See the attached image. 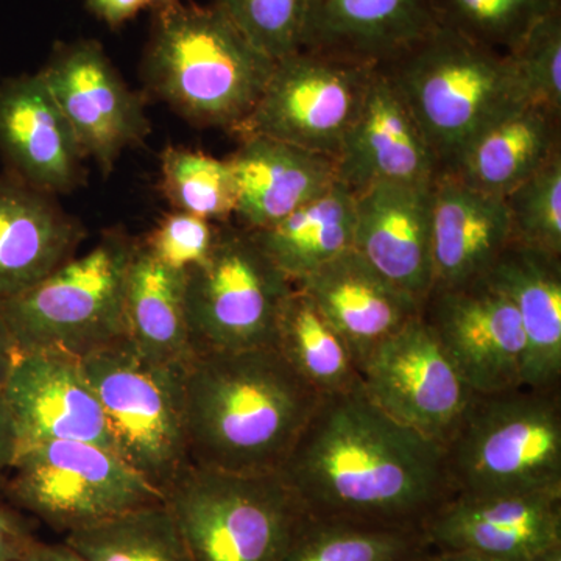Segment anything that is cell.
Returning <instances> with one entry per match:
<instances>
[{"instance_id": "obj_1", "label": "cell", "mask_w": 561, "mask_h": 561, "mask_svg": "<svg viewBox=\"0 0 561 561\" xmlns=\"http://www.w3.org/2000/svg\"><path fill=\"white\" fill-rule=\"evenodd\" d=\"M279 474L313 518L423 530L453 496L445 451L362 393L321 398Z\"/></svg>"}, {"instance_id": "obj_2", "label": "cell", "mask_w": 561, "mask_h": 561, "mask_svg": "<svg viewBox=\"0 0 561 561\" xmlns=\"http://www.w3.org/2000/svg\"><path fill=\"white\" fill-rule=\"evenodd\" d=\"M321 398L275 348L195 354L183 373L191 465L279 472Z\"/></svg>"}, {"instance_id": "obj_3", "label": "cell", "mask_w": 561, "mask_h": 561, "mask_svg": "<svg viewBox=\"0 0 561 561\" xmlns=\"http://www.w3.org/2000/svg\"><path fill=\"white\" fill-rule=\"evenodd\" d=\"M273 66L216 3L179 2L154 11L140 70L147 90L191 125L238 131Z\"/></svg>"}, {"instance_id": "obj_4", "label": "cell", "mask_w": 561, "mask_h": 561, "mask_svg": "<svg viewBox=\"0 0 561 561\" xmlns=\"http://www.w3.org/2000/svg\"><path fill=\"white\" fill-rule=\"evenodd\" d=\"M381 68L419 122L440 172L486 125L527 101L507 54L440 25Z\"/></svg>"}, {"instance_id": "obj_5", "label": "cell", "mask_w": 561, "mask_h": 561, "mask_svg": "<svg viewBox=\"0 0 561 561\" xmlns=\"http://www.w3.org/2000/svg\"><path fill=\"white\" fill-rule=\"evenodd\" d=\"M453 493H561V387L474 393L443 445Z\"/></svg>"}, {"instance_id": "obj_6", "label": "cell", "mask_w": 561, "mask_h": 561, "mask_svg": "<svg viewBox=\"0 0 561 561\" xmlns=\"http://www.w3.org/2000/svg\"><path fill=\"white\" fill-rule=\"evenodd\" d=\"M135 239L111 231L31 289L0 301L20 353L55 350L83 357L125 337V284Z\"/></svg>"}, {"instance_id": "obj_7", "label": "cell", "mask_w": 561, "mask_h": 561, "mask_svg": "<svg viewBox=\"0 0 561 561\" xmlns=\"http://www.w3.org/2000/svg\"><path fill=\"white\" fill-rule=\"evenodd\" d=\"M164 501L192 561H280L306 516L279 472L231 474L190 465Z\"/></svg>"}, {"instance_id": "obj_8", "label": "cell", "mask_w": 561, "mask_h": 561, "mask_svg": "<svg viewBox=\"0 0 561 561\" xmlns=\"http://www.w3.org/2000/svg\"><path fill=\"white\" fill-rule=\"evenodd\" d=\"M80 359L101 401L114 451L164 496L191 465L184 368L142 356L125 337Z\"/></svg>"}, {"instance_id": "obj_9", "label": "cell", "mask_w": 561, "mask_h": 561, "mask_svg": "<svg viewBox=\"0 0 561 561\" xmlns=\"http://www.w3.org/2000/svg\"><path fill=\"white\" fill-rule=\"evenodd\" d=\"M294 284L250 231L220 224L208 257L186 271L184 308L195 354L273 348Z\"/></svg>"}, {"instance_id": "obj_10", "label": "cell", "mask_w": 561, "mask_h": 561, "mask_svg": "<svg viewBox=\"0 0 561 561\" xmlns=\"http://www.w3.org/2000/svg\"><path fill=\"white\" fill-rule=\"evenodd\" d=\"M7 474L10 504L65 535L164 500L119 454L94 443L21 446Z\"/></svg>"}, {"instance_id": "obj_11", "label": "cell", "mask_w": 561, "mask_h": 561, "mask_svg": "<svg viewBox=\"0 0 561 561\" xmlns=\"http://www.w3.org/2000/svg\"><path fill=\"white\" fill-rule=\"evenodd\" d=\"M376 66L300 49L273 66L242 136H264L337 158Z\"/></svg>"}, {"instance_id": "obj_12", "label": "cell", "mask_w": 561, "mask_h": 561, "mask_svg": "<svg viewBox=\"0 0 561 561\" xmlns=\"http://www.w3.org/2000/svg\"><path fill=\"white\" fill-rule=\"evenodd\" d=\"M357 373L371 404L442 446L474 397L421 313L379 343Z\"/></svg>"}, {"instance_id": "obj_13", "label": "cell", "mask_w": 561, "mask_h": 561, "mask_svg": "<svg viewBox=\"0 0 561 561\" xmlns=\"http://www.w3.org/2000/svg\"><path fill=\"white\" fill-rule=\"evenodd\" d=\"M421 317L474 393L524 386L522 320L512 301L489 279L432 290Z\"/></svg>"}, {"instance_id": "obj_14", "label": "cell", "mask_w": 561, "mask_h": 561, "mask_svg": "<svg viewBox=\"0 0 561 561\" xmlns=\"http://www.w3.org/2000/svg\"><path fill=\"white\" fill-rule=\"evenodd\" d=\"M79 139L103 172L150 131L142 102L122 80L98 41L62 44L39 70Z\"/></svg>"}, {"instance_id": "obj_15", "label": "cell", "mask_w": 561, "mask_h": 561, "mask_svg": "<svg viewBox=\"0 0 561 561\" xmlns=\"http://www.w3.org/2000/svg\"><path fill=\"white\" fill-rule=\"evenodd\" d=\"M434 552L530 561L561 542V493H456L424 524Z\"/></svg>"}, {"instance_id": "obj_16", "label": "cell", "mask_w": 561, "mask_h": 561, "mask_svg": "<svg viewBox=\"0 0 561 561\" xmlns=\"http://www.w3.org/2000/svg\"><path fill=\"white\" fill-rule=\"evenodd\" d=\"M20 448L36 442L94 443L113 449L98 393L80 357L55 350L18 354L2 391Z\"/></svg>"}, {"instance_id": "obj_17", "label": "cell", "mask_w": 561, "mask_h": 561, "mask_svg": "<svg viewBox=\"0 0 561 561\" xmlns=\"http://www.w3.org/2000/svg\"><path fill=\"white\" fill-rule=\"evenodd\" d=\"M437 158L389 73L376 66L359 113L335 158V176L354 194L381 181L434 183Z\"/></svg>"}, {"instance_id": "obj_18", "label": "cell", "mask_w": 561, "mask_h": 561, "mask_svg": "<svg viewBox=\"0 0 561 561\" xmlns=\"http://www.w3.org/2000/svg\"><path fill=\"white\" fill-rule=\"evenodd\" d=\"M432 184L381 181L354 194L353 250L421 306L434 287Z\"/></svg>"}, {"instance_id": "obj_19", "label": "cell", "mask_w": 561, "mask_h": 561, "mask_svg": "<svg viewBox=\"0 0 561 561\" xmlns=\"http://www.w3.org/2000/svg\"><path fill=\"white\" fill-rule=\"evenodd\" d=\"M0 154L11 176L46 194L83 181L87 154L39 72L0 83Z\"/></svg>"}, {"instance_id": "obj_20", "label": "cell", "mask_w": 561, "mask_h": 561, "mask_svg": "<svg viewBox=\"0 0 561 561\" xmlns=\"http://www.w3.org/2000/svg\"><path fill=\"white\" fill-rule=\"evenodd\" d=\"M435 27L432 0H306L301 49L383 66Z\"/></svg>"}, {"instance_id": "obj_21", "label": "cell", "mask_w": 561, "mask_h": 561, "mask_svg": "<svg viewBox=\"0 0 561 561\" xmlns=\"http://www.w3.org/2000/svg\"><path fill=\"white\" fill-rule=\"evenodd\" d=\"M512 242L504 198L440 172L432 184V265L435 289L486 278Z\"/></svg>"}, {"instance_id": "obj_22", "label": "cell", "mask_w": 561, "mask_h": 561, "mask_svg": "<svg viewBox=\"0 0 561 561\" xmlns=\"http://www.w3.org/2000/svg\"><path fill=\"white\" fill-rule=\"evenodd\" d=\"M350 346L356 365L421 313L415 298L390 283L357 251H345L297 284Z\"/></svg>"}, {"instance_id": "obj_23", "label": "cell", "mask_w": 561, "mask_h": 561, "mask_svg": "<svg viewBox=\"0 0 561 561\" xmlns=\"http://www.w3.org/2000/svg\"><path fill=\"white\" fill-rule=\"evenodd\" d=\"M228 162L236 184L232 217L247 231L283 220L337 181L334 158L264 136H242Z\"/></svg>"}, {"instance_id": "obj_24", "label": "cell", "mask_w": 561, "mask_h": 561, "mask_svg": "<svg viewBox=\"0 0 561 561\" xmlns=\"http://www.w3.org/2000/svg\"><path fill=\"white\" fill-rule=\"evenodd\" d=\"M83 239V225L55 195L0 176V301L31 289L76 256Z\"/></svg>"}, {"instance_id": "obj_25", "label": "cell", "mask_w": 561, "mask_h": 561, "mask_svg": "<svg viewBox=\"0 0 561 561\" xmlns=\"http://www.w3.org/2000/svg\"><path fill=\"white\" fill-rule=\"evenodd\" d=\"M518 312L524 386L561 387V256L511 242L486 275Z\"/></svg>"}, {"instance_id": "obj_26", "label": "cell", "mask_w": 561, "mask_h": 561, "mask_svg": "<svg viewBox=\"0 0 561 561\" xmlns=\"http://www.w3.org/2000/svg\"><path fill=\"white\" fill-rule=\"evenodd\" d=\"M559 151L561 113L523 101L479 131L446 172L504 198Z\"/></svg>"}, {"instance_id": "obj_27", "label": "cell", "mask_w": 561, "mask_h": 561, "mask_svg": "<svg viewBox=\"0 0 561 561\" xmlns=\"http://www.w3.org/2000/svg\"><path fill=\"white\" fill-rule=\"evenodd\" d=\"M184 280L186 272L162 264L136 241L125 284V339L142 356L183 368L194 357Z\"/></svg>"}, {"instance_id": "obj_28", "label": "cell", "mask_w": 561, "mask_h": 561, "mask_svg": "<svg viewBox=\"0 0 561 561\" xmlns=\"http://www.w3.org/2000/svg\"><path fill=\"white\" fill-rule=\"evenodd\" d=\"M354 192L341 181L283 220L250 231L294 286L308 279L328 262L353 249Z\"/></svg>"}, {"instance_id": "obj_29", "label": "cell", "mask_w": 561, "mask_h": 561, "mask_svg": "<svg viewBox=\"0 0 561 561\" xmlns=\"http://www.w3.org/2000/svg\"><path fill=\"white\" fill-rule=\"evenodd\" d=\"M273 348L321 397L360 389L350 346L300 287L284 302Z\"/></svg>"}, {"instance_id": "obj_30", "label": "cell", "mask_w": 561, "mask_h": 561, "mask_svg": "<svg viewBox=\"0 0 561 561\" xmlns=\"http://www.w3.org/2000/svg\"><path fill=\"white\" fill-rule=\"evenodd\" d=\"M65 541L88 561H192L164 500L70 531Z\"/></svg>"}, {"instance_id": "obj_31", "label": "cell", "mask_w": 561, "mask_h": 561, "mask_svg": "<svg viewBox=\"0 0 561 561\" xmlns=\"http://www.w3.org/2000/svg\"><path fill=\"white\" fill-rule=\"evenodd\" d=\"M432 552L423 530L362 526L306 513L280 561H419Z\"/></svg>"}, {"instance_id": "obj_32", "label": "cell", "mask_w": 561, "mask_h": 561, "mask_svg": "<svg viewBox=\"0 0 561 561\" xmlns=\"http://www.w3.org/2000/svg\"><path fill=\"white\" fill-rule=\"evenodd\" d=\"M161 187L173 209L216 224H227L234 216L236 184L228 160L168 147L161 154Z\"/></svg>"}, {"instance_id": "obj_33", "label": "cell", "mask_w": 561, "mask_h": 561, "mask_svg": "<svg viewBox=\"0 0 561 561\" xmlns=\"http://www.w3.org/2000/svg\"><path fill=\"white\" fill-rule=\"evenodd\" d=\"M440 27L502 54H511L561 0H432Z\"/></svg>"}, {"instance_id": "obj_34", "label": "cell", "mask_w": 561, "mask_h": 561, "mask_svg": "<svg viewBox=\"0 0 561 561\" xmlns=\"http://www.w3.org/2000/svg\"><path fill=\"white\" fill-rule=\"evenodd\" d=\"M512 242L561 256V151L504 197Z\"/></svg>"}, {"instance_id": "obj_35", "label": "cell", "mask_w": 561, "mask_h": 561, "mask_svg": "<svg viewBox=\"0 0 561 561\" xmlns=\"http://www.w3.org/2000/svg\"><path fill=\"white\" fill-rule=\"evenodd\" d=\"M216 5L271 60L301 49L306 0H216Z\"/></svg>"}, {"instance_id": "obj_36", "label": "cell", "mask_w": 561, "mask_h": 561, "mask_svg": "<svg viewBox=\"0 0 561 561\" xmlns=\"http://www.w3.org/2000/svg\"><path fill=\"white\" fill-rule=\"evenodd\" d=\"M507 55L527 101L561 113V9L542 18Z\"/></svg>"}, {"instance_id": "obj_37", "label": "cell", "mask_w": 561, "mask_h": 561, "mask_svg": "<svg viewBox=\"0 0 561 561\" xmlns=\"http://www.w3.org/2000/svg\"><path fill=\"white\" fill-rule=\"evenodd\" d=\"M220 224L173 209L142 239V245L162 264L190 271L208 257Z\"/></svg>"}, {"instance_id": "obj_38", "label": "cell", "mask_w": 561, "mask_h": 561, "mask_svg": "<svg viewBox=\"0 0 561 561\" xmlns=\"http://www.w3.org/2000/svg\"><path fill=\"white\" fill-rule=\"evenodd\" d=\"M35 540L31 523L20 508L0 501V561H20Z\"/></svg>"}, {"instance_id": "obj_39", "label": "cell", "mask_w": 561, "mask_h": 561, "mask_svg": "<svg viewBox=\"0 0 561 561\" xmlns=\"http://www.w3.org/2000/svg\"><path fill=\"white\" fill-rule=\"evenodd\" d=\"M87 3L99 20L113 28L133 20L139 11L151 9V0H87Z\"/></svg>"}, {"instance_id": "obj_40", "label": "cell", "mask_w": 561, "mask_h": 561, "mask_svg": "<svg viewBox=\"0 0 561 561\" xmlns=\"http://www.w3.org/2000/svg\"><path fill=\"white\" fill-rule=\"evenodd\" d=\"M18 453H20V438H18L16 427L0 394V482L13 467Z\"/></svg>"}, {"instance_id": "obj_41", "label": "cell", "mask_w": 561, "mask_h": 561, "mask_svg": "<svg viewBox=\"0 0 561 561\" xmlns=\"http://www.w3.org/2000/svg\"><path fill=\"white\" fill-rule=\"evenodd\" d=\"M20 561H88L68 542H43L35 540Z\"/></svg>"}, {"instance_id": "obj_42", "label": "cell", "mask_w": 561, "mask_h": 561, "mask_svg": "<svg viewBox=\"0 0 561 561\" xmlns=\"http://www.w3.org/2000/svg\"><path fill=\"white\" fill-rule=\"evenodd\" d=\"M18 354H20V351L16 348V343L11 337L5 321L0 317V391L5 386L7 378H9L11 367H13Z\"/></svg>"}, {"instance_id": "obj_43", "label": "cell", "mask_w": 561, "mask_h": 561, "mask_svg": "<svg viewBox=\"0 0 561 561\" xmlns=\"http://www.w3.org/2000/svg\"><path fill=\"white\" fill-rule=\"evenodd\" d=\"M430 561H497L474 553L461 552H432Z\"/></svg>"}, {"instance_id": "obj_44", "label": "cell", "mask_w": 561, "mask_h": 561, "mask_svg": "<svg viewBox=\"0 0 561 561\" xmlns=\"http://www.w3.org/2000/svg\"><path fill=\"white\" fill-rule=\"evenodd\" d=\"M530 561H561V542L549 546L548 549L535 556Z\"/></svg>"}, {"instance_id": "obj_45", "label": "cell", "mask_w": 561, "mask_h": 561, "mask_svg": "<svg viewBox=\"0 0 561 561\" xmlns=\"http://www.w3.org/2000/svg\"><path fill=\"white\" fill-rule=\"evenodd\" d=\"M181 2V0H151V9L153 11L168 9V7L175 5V3Z\"/></svg>"}, {"instance_id": "obj_46", "label": "cell", "mask_w": 561, "mask_h": 561, "mask_svg": "<svg viewBox=\"0 0 561 561\" xmlns=\"http://www.w3.org/2000/svg\"><path fill=\"white\" fill-rule=\"evenodd\" d=\"M431 556H432V553H430V556H427V557H424V559H421V560H419V561H430V559H431Z\"/></svg>"}]
</instances>
